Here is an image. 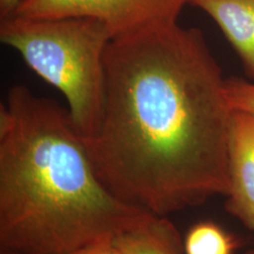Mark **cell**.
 Segmentation results:
<instances>
[{
    "label": "cell",
    "instance_id": "obj_2",
    "mask_svg": "<svg viewBox=\"0 0 254 254\" xmlns=\"http://www.w3.org/2000/svg\"><path fill=\"white\" fill-rule=\"evenodd\" d=\"M95 173L68 109L16 85L0 108V244L75 254L149 216Z\"/></svg>",
    "mask_w": 254,
    "mask_h": 254
},
{
    "label": "cell",
    "instance_id": "obj_13",
    "mask_svg": "<svg viewBox=\"0 0 254 254\" xmlns=\"http://www.w3.org/2000/svg\"><path fill=\"white\" fill-rule=\"evenodd\" d=\"M243 254H254V250H250V251H248V252H246Z\"/></svg>",
    "mask_w": 254,
    "mask_h": 254
},
{
    "label": "cell",
    "instance_id": "obj_11",
    "mask_svg": "<svg viewBox=\"0 0 254 254\" xmlns=\"http://www.w3.org/2000/svg\"><path fill=\"white\" fill-rule=\"evenodd\" d=\"M21 0H0V18H6L13 14Z\"/></svg>",
    "mask_w": 254,
    "mask_h": 254
},
{
    "label": "cell",
    "instance_id": "obj_9",
    "mask_svg": "<svg viewBox=\"0 0 254 254\" xmlns=\"http://www.w3.org/2000/svg\"><path fill=\"white\" fill-rule=\"evenodd\" d=\"M225 91L233 110L254 116V83L242 78H228Z\"/></svg>",
    "mask_w": 254,
    "mask_h": 254
},
{
    "label": "cell",
    "instance_id": "obj_10",
    "mask_svg": "<svg viewBox=\"0 0 254 254\" xmlns=\"http://www.w3.org/2000/svg\"><path fill=\"white\" fill-rule=\"evenodd\" d=\"M126 230V229H125ZM108 236L75 254H127L124 231Z\"/></svg>",
    "mask_w": 254,
    "mask_h": 254
},
{
    "label": "cell",
    "instance_id": "obj_6",
    "mask_svg": "<svg viewBox=\"0 0 254 254\" xmlns=\"http://www.w3.org/2000/svg\"><path fill=\"white\" fill-rule=\"evenodd\" d=\"M213 19L254 80V0H190Z\"/></svg>",
    "mask_w": 254,
    "mask_h": 254
},
{
    "label": "cell",
    "instance_id": "obj_3",
    "mask_svg": "<svg viewBox=\"0 0 254 254\" xmlns=\"http://www.w3.org/2000/svg\"><path fill=\"white\" fill-rule=\"evenodd\" d=\"M112 36L90 17L1 19L0 41L17 51L41 78L64 94L83 139L100 123L105 96V54Z\"/></svg>",
    "mask_w": 254,
    "mask_h": 254
},
{
    "label": "cell",
    "instance_id": "obj_5",
    "mask_svg": "<svg viewBox=\"0 0 254 254\" xmlns=\"http://www.w3.org/2000/svg\"><path fill=\"white\" fill-rule=\"evenodd\" d=\"M226 210L254 232V116L233 111L229 134Z\"/></svg>",
    "mask_w": 254,
    "mask_h": 254
},
{
    "label": "cell",
    "instance_id": "obj_7",
    "mask_svg": "<svg viewBox=\"0 0 254 254\" xmlns=\"http://www.w3.org/2000/svg\"><path fill=\"white\" fill-rule=\"evenodd\" d=\"M127 254H186L181 235L163 216L150 214L124 231Z\"/></svg>",
    "mask_w": 254,
    "mask_h": 254
},
{
    "label": "cell",
    "instance_id": "obj_1",
    "mask_svg": "<svg viewBox=\"0 0 254 254\" xmlns=\"http://www.w3.org/2000/svg\"><path fill=\"white\" fill-rule=\"evenodd\" d=\"M100 123L84 138L104 186L166 217L230 191V107L201 30L147 28L112 38Z\"/></svg>",
    "mask_w": 254,
    "mask_h": 254
},
{
    "label": "cell",
    "instance_id": "obj_4",
    "mask_svg": "<svg viewBox=\"0 0 254 254\" xmlns=\"http://www.w3.org/2000/svg\"><path fill=\"white\" fill-rule=\"evenodd\" d=\"M190 0H21L12 15L25 18L90 17L112 38L178 23ZM11 16V15H10Z\"/></svg>",
    "mask_w": 254,
    "mask_h": 254
},
{
    "label": "cell",
    "instance_id": "obj_12",
    "mask_svg": "<svg viewBox=\"0 0 254 254\" xmlns=\"http://www.w3.org/2000/svg\"><path fill=\"white\" fill-rule=\"evenodd\" d=\"M1 254H19L17 253H13V252H9V251H4Z\"/></svg>",
    "mask_w": 254,
    "mask_h": 254
},
{
    "label": "cell",
    "instance_id": "obj_8",
    "mask_svg": "<svg viewBox=\"0 0 254 254\" xmlns=\"http://www.w3.org/2000/svg\"><path fill=\"white\" fill-rule=\"evenodd\" d=\"M186 254H233L235 240L213 222H200L191 227L184 240Z\"/></svg>",
    "mask_w": 254,
    "mask_h": 254
}]
</instances>
